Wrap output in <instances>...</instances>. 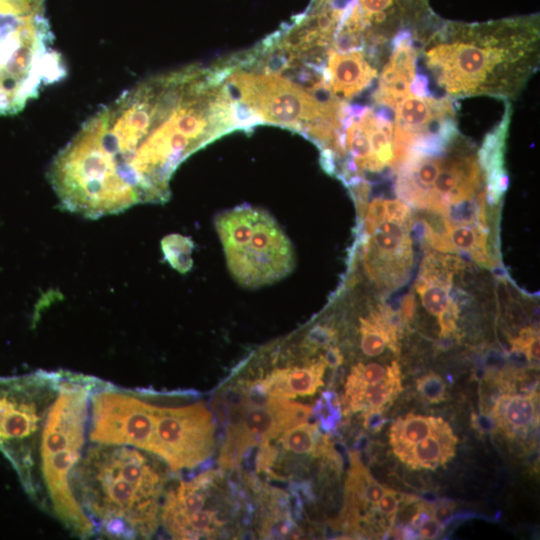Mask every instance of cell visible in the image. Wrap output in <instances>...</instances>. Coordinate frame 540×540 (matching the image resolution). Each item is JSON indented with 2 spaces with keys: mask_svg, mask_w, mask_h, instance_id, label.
<instances>
[{
  "mask_svg": "<svg viewBox=\"0 0 540 540\" xmlns=\"http://www.w3.org/2000/svg\"><path fill=\"white\" fill-rule=\"evenodd\" d=\"M388 366L378 363H358L351 368L345 389L376 383L386 377Z\"/></svg>",
  "mask_w": 540,
  "mask_h": 540,
  "instance_id": "23",
  "label": "cell"
},
{
  "mask_svg": "<svg viewBox=\"0 0 540 540\" xmlns=\"http://www.w3.org/2000/svg\"><path fill=\"white\" fill-rule=\"evenodd\" d=\"M417 390L430 403H440L446 399V385L442 378L431 372L416 381Z\"/></svg>",
  "mask_w": 540,
  "mask_h": 540,
  "instance_id": "24",
  "label": "cell"
},
{
  "mask_svg": "<svg viewBox=\"0 0 540 540\" xmlns=\"http://www.w3.org/2000/svg\"><path fill=\"white\" fill-rule=\"evenodd\" d=\"M364 211V267L378 287L397 289L413 266L410 208L400 199L376 198Z\"/></svg>",
  "mask_w": 540,
  "mask_h": 540,
  "instance_id": "8",
  "label": "cell"
},
{
  "mask_svg": "<svg viewBox=\"0 0 540 540\" xmlns=\"http://www.w3.org/2000/svg\"><path fill=\"white\" fill-rule=\"evenodd\" d=\"M471 421L473 428L482 433H490L497 428L492 417L483 412L480 415L473 414Z\"/></svg>",
  "mask_w": 540,
  "mask_h": 540,
  "instance_id": "28",
  "label": "cell"
},
{
  "mask_svg": "<svg viewBox=\"0 0 540 540\" xmlns=\"http://www.w3.org/2000/svg\"><path fill=\"white\" fill-rule=\"evenodd\" d=\"M164 481L137 448L97 444L83 454L71 485L95 534L134 539L157 529Z\"/></svg>",
  "mask_w": 540,
  "mask_h": 540,
  "instance_id": "3",
  "label": "cell"
},
{
  "mask_svg": "<svg viewBox=\"0 0 540 540\" xmlns=\"http://www.w3.org/2000/svg\"><path fill=\"white\" fill-rule=\"evenodd\" d=\"M538 393L503 394L494 402L490 416L508 437H525L538 425Z\"/></svg>",
  "mask_w": 540,
  "mask_h": 540,
  "instance_id": "15",
  "label": "cell"
},
{
  "mask_svg": "<svg viewBox=\"0 0 540 540\" xmlns=\"http://www.w3.org/2000/svg\"><path fill=\"white\" fill-rule=\"evenodd\" d=\"M385 422L383 410L374 409L364 412V426L373 433L380 431Z\"/></svg>",
  "mask_w": 540,
  "mask_h": 540,
  "instance_id": "27",
  "label": "cell"
},
{
  "mask_svg": "<svg viewBox=\"0 0 540 540\" xmlns=\"http://www.w3.org/2000/svg\"><path fill=\"white\" fill-rule=\"evenodd\" d=\"M222 86L231 99L253 108L265 123L301 134L321 119L343 120L347 104L340 99L320 102L306 89L280 75L233 71Z\"/></svg>",
  "mask_w": 540,
  "mask_h": 540,
  "instance_id": "7",
  "label": "cell"
},
{
  "mask_svg": "<svg viewBox=\"0 0 540 540\" xmlns=\"http://www.w3.org/2000/svg\"><path fill=\"white\" fill-rule=\"evenodd\" d=\"M225 254L232 275L246 287L277 281L294 265L289 240L276 221L260 209L251 235L238 249Z\"/></svg>",
  "mask_w": 540,
  "mask_h": 540,
  "instance_id": "12",
  "label": "cell"
},
{
  "mask_svg": "<svg viewBox=\"0 0 540 540\" xmlns=\"http://www.w3.org/2000/svg\"><path fill=\"white\" fill-rule=\"evenodd\" d=\"M193 244L190 239L172 235L163 240V250L166 258L181 272H186L192 265L191 251Z\"/></svg>",
  "mask_w": 540,
  "mask_h": 540,
  "instance_id": "22",
  "label": "cell"
},
{
  "mask_svg": "<svg viewBox=\"0 0 540 540\" xmlns=\"http://www.w3.org/2000/svg\"><path fill=\"white\" fill-rule=\"evenodd\" d=\"M62 371H40L0 386V446L21 473L28 492L35 495L34 466L38 440L47 412L57 394Z\"/></svg>",
  "mask_w": 540,
  "mask_h": 540,
  "instance_id": "6",
  "label": "cell"
},
{
  "mask_svg": "<svg viewBox=\"0 0 540 540\" xmlns=\"http://www.w3.org/2000/svg\"><path fill=\"white\" fill-rule=\"evenodd\" d=\"M155 425L150 453L174 471L193 469L214 450L215 425L203 403L179 406L155 404Z\"/></svg>",
  "mask_w": 540,
  "mask_h": 540,
  "instance_id": "9",
  "label": "cell"
},
{
  "mask_svg": "<svg viewBox=\"0 0 540 540\" xmlns=\"http://www.w3.org/2000/svg\"><path fill=\"white\" fill-rule=\"evenodd\" d=\"M394 108L393 139L399 164L410 151L441 152L458 137L448 99L409 93Z\"/></svg>",
  "mask_w": 540,
  "mask_h": 540,
  "instance_id": "11",
  "label": "cell"
},
{
  "mask_svg": "<svg viewBox=\"0 0 540 540\" xmlns=\"http://www.w3.org/2000/svg\"><path fill=\"white\" fill-rule=\"evenodd\" d=\"M278 443L280 447L295 455L325 453L329 442L322 438L317 425L303 422L283 431Z\"/></svg>",
  "mask_w": 540,
  "mask_h": 540,
  "instance_id": "20",
  "label": "cell"
},
{
  "mask_svg": "<svg viewBox=\"0 0 540 540\" xmlns=\"http://www.w3.org/2000/svg\"><path fill=\"white\" fill-rule=\"evenodd\" d=\"M538 31V20L529 17L445 23L422 50L428 82L451 96H511L536 67Z\"/></svg>",
  "mask_w": 540,
  "mask_h": 540,
  "instance_id": "2",
  "label": "cell"
},
{
  "mask_svg": "<svg viewBox=\"0 0 540 540\" xmlns=\"http://www.w3.org/2000/svg\"><path fill=\"white\" fill-rule=\"evenodd\" d=\"M318 425L324 432H331L338 426L341 417V403L333 391H324L312 409Z\"/></svg>",
  "mask_w": 540,
  "mask_h": 540,
  "instance_id": "21",
  "label": "cell"
},
{
  "mask_svg": "<svg viewBox=\"0 0 540 540\" xmlns=\"http://www.w3.org/2000/svg\"><path fill=\"white\" fill-rule=\"evenodd\" d=\"M324 79L336 96L351 99L368 88L377 77V69L362 51L337 52L330 49Z\"/></svg>",
  "mask_w": 540,
  "mask_h": 540,
  "instance_id": "14",
  "label": "cell"
},
{
  "mask_svg": "<svg viewBox=\"0 0 540 540\" xmlns=\"http://www.w3.org/2000/svg\"><path fill=\"white\" fill-rule=\"evenodd\" d=\"M233 413L220 455V464L225 468L236 466L247 450L306 422L312 408L289 399L271 397L265 402L253 403L242 398Z\"/></svg>",
  "mask_w": 540,
  "mask_h": 540,
  "instance_id": "10",
  "label": "cell"
},
{
  "mask_svg": "<svg viewBox=\"0 0 540 540\" xmlns=\"http://www.w3.org/2000/svg\"><path fill=\"white\" fill-rule=\"evenodd\" d=\"M402 391L401 370L396 361L388 365V372L382 380L345 389L347 412L383 410L387 408Z\"/></svg>",
  "mask_w": 540,
  "mask_h": 540,
  "instance_id": "18",
  "label": "cell"
},
{
  "mask_svg": "<svg viewBox=\"0 0 540 540\" xmlns=\"http://www.w3.org/2000/svg\"><path fill=\"white\" fill-rule=\"evenodd\" d=\"M325 368L326 364L321 359L304 367L276 369L260 382L270 397L291 399L309 396L323 385Z\"/></svg>",
  "mask_w": 540,
  "mask_h": 540,
  "instance_id": "16",
  "label": "cell"
},
{
  "mask_svg": "<svg viewBox=\"0 0 540 540\" xmlns=\"http://www.w3.org/2000/svg\"><path fill=\"white\" fill-rule=\"evenodd\" d=\"M457 438L449 424L435 417L429 436L409 448L399 459L413 469H436L454 457Z\"/></svg>",
  "mask_w": 540,
  "mask_h": 540,
  "instance_id": "17",
  "label": "cell"
},
{
  "mask_svg": "<svg viewBox=\"0 0 540 540\" xmlns=\"http://www.w3.org/2000/svg\"><path fill=\"white\" fill-rule=\"evenodd\" d=\"M53 43L47 0H0V116L18 114L66 76Z\"/></svg>",
  "mask_w": 540,
  "mask_h": 540,
  "instance_id": "5",
  "label": "cell"
},
{
  "mask_svg": "<svg viewBox=\"0 0 540 540\" xmlns=\"http://www.w3.org/2000/svg\"><path fill=\"white\" fill-rule=\"evenodd\" d=\"M98 379L63 372L47 412L38 445L37 466L44 502L72 532L95 535L72 489L73 472L84 453L89 402Z\"/></svg>",
  "mask_w": 540,
  "mask_h": 540,
  "instance_id": "4",
  "label": "cell"
},
{
  "mask_svg": "<svg viewBox=\"0 0 540 540\" xmlns=\"http://www.w3.org/2000/svg\"><path fill=\"white\" fill-rule=\"evenodd\" d=\"M336 330L327 325H316L308 332L305 338V346L310 351L324 348L336 339Z\"/></svg>",
  "mask_w": 540,
  "mask_h": 540,
  "instance_id": "25",
  "label": "cell"
},
{
  "mask_svg": "<svg viewBox=\"0 0 540 540\" xmlns=\"http://www.w3.org/2000/svg\"><path fill=\"white\" fill-rule=\"evenodd\" d=\"M385 488L378 483L374 478L368 483L365 491V502L368 505L374 506L382 497Z\"/></svg>",
  "mask_w": 540,
  "mask_h": 540,
  "instance_id": "29",
  "label": "cell"
},
{
  "mask_svg": "<svg viewBox=\"0 0 540 540\" xmlns=\"http://www.w3.org/2000/svg\"><path fill=\"white\" fill-rule=\"evenodd\" d=\"M326 366L337 368L343 362V355L339 348L330 346L326 353L321 357Z\"/></svg>",
  "mask_w": 540,
  "mask_h": 540,
  "instance_id": "30",
  "label": "cell"
},
{
  "mask_svg": "<svg viewBox=\"0 0 540 540\" xmlns=\"http://www.w3.org/2000/svg\"><path fill=\"white\" fill-rule=\"evenodd\" d=\"M392 55L384 66L374 91L376 106L394 108L396 103L410 93L416 75L417 53L409 29H401L392 39Z\"/></svg>",
  "mask_w": 540,
  "mask_h": 540,
  "instance_id": "13",
  "label": "cell"
},
{
  "mask_svg": "<svg viewBox=\"0 0 540 540\" xmlns=\"http://www.w3.org/2000/svg\"><path fill=\"white\" fill-rule=\"evenodd\" d=\"M197 66L149 77L84 121L48 171L64 207L92 217L156 200L163 123L196 86Z\"/></svg>",
  "mask_w": 540,
  "mask_h": 540,
  "instance_id": "1",
  "label": "cell"
},
{
  "mask_svg": "<svg viewBox=\"0 0 540 540\" xmlns=\"http://www.w3.org/2000/svg\"><path fill=\"white\" fill-rule=\"evenodd\" d=\"M435 417L408 414L395 420L389 430V440L394 454L400 458L409 448L429 436Z\"/></svg>",
  "mask_w": 540,
  "mask_h": 540,
  "instance_id": "19",
  "label": "cell"
},
{
  "mask_svg": "<svg viewBox=\"0 0 540 540\" xmlns=\"http://www.w3.org/2000/svg\"><path fill=\"white\" fill-rule=\"evenodd\" d=\"M432 517L442 526L446 525L453 516L455 503L448 499H440L427 503Z\"/></svg>",
  "mask_w": 540,
  "mask_h": 540,
  "instance_id": "26",
  "label": "cell"
}]
</instances>
